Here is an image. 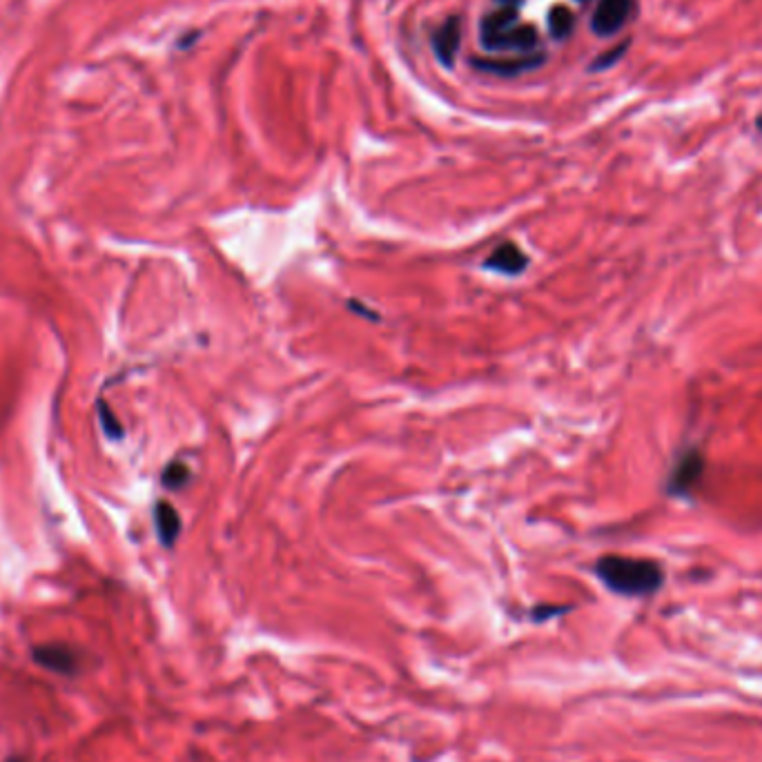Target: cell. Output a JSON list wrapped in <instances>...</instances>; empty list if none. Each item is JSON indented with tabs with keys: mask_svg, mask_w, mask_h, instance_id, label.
Segmentation results:
<instances>
[{
	"mask_svg": "<svg viewBox=\"0 0 762 762\" xmlns=\"http://www.w3.org/2000/svg\"><path fill=\"white\" fill-rule=\"evenodd\" d=\"M595 575L609 591L627 598H644L664 584V569L656 560L604 555L595 564Z\"/></svg>",
	"mask_w": 762,
	"mask_h": 762,
	"instance_id": "6da1fadb",
	"label": "cell"
},
{
	"mask_svg": "<svg viewBox=\"0 0 762 762\" xmlns=\"http://www.w3.org/2000/svg\"><path fill=\"white\" fill-rule=\"evenodd\" d=\"M524 0H493V7L480 21V45L484 52H497L502 38L520 25V9Z\"/></svg>",
	"mask_w": 762,
	"mask_h": 762,
	"instance_id": "7a4b0ae2",
	"label": "cell"
},
{
	"mask_svg": "<svg viewBox=\"0 0 762 762\" xmlns=\"http://www.w3.org/2000/svg\"><path fill=\"white\" fill-rule=\"evenodd\" d=\"M702 473H705V457H702L696 448H689V451H685L676 459V464L671 468V475L667 480V493L676 497L691 495L698 488Z\"/></svg>",
	"mask_w": 762,
	"mask_h": 762,
	"instance_id": "3957f363",
	"label": "cell"
},
{
	"mask_svg": "<svg viewBox=\"0 0 762 762\" xmlns=\"http://www.w3.org/2000/svg\"><path fill=\"white\" fill-rule=\"evenodd\" d=\"M32 660L41 664L43 669L54 671L58 676L72 678L83 667V658L78 656V651L72 649L70 644H41V647L32 649Z\"/></svg>",
	"mask_w": 762,
	"mask_h": 762,
	"instance_id": "277c9868",
	"label": "cell"
},
{
	"mask_svg": "<svg viewBox=\"0 0 762 762\" xmlns=\"http://www.w3.org/2000/svg\"><path fill=\"white\" fill-rule=\"evenodd\" d=\"M635 0H598L591 18V29L598 36H613L629 23Z\"/></svg>",
	"mask_w": 762,
	"mask_h": 762,
	"instance_id": "5b68a950",
	"label": "cell"
},
{
	"mask_svg": "<svg viewBox=\"0 0 762 762\" xmlns=\"http://www.w3.org/2000/svg\"><path fill=\"white\" fill-rule=\"evenodd\" d=\"M431 45L439 65L446 67V70H453L459 45H462V18L448 16L446 21L433 32Z\"/></svg>",
	"mask_w": 762,
	"mask_h": 762,
	"instance_id": "8992f818",
	"label": "cell"
},
{
	"mask_svg": "<svg viewBox=\"0 0 762 762\" xmlns=\"http://www.w3.org/2000/svg\"><path fill=\"white\" fill-rule=\"evenodd\" d=\"M473 67H477L480 72H488L502 78H513L520 76L524 72L537 70L546 63V54L537 52V54H524L520 58H502V61H491V58H471Z\"/></svg>",
	"mask_w": 762,
	"mask_h": 762,
	"instance_id": "52a82bcc",
	"label": "cell"
},
{
	"mask_svg": "<svg viewBox=\"0 0 762 762\" xmlns=\"http://www.w3.org/2000/svg\"><path fill=\"white\" fill-rule=\"evenodd\" d=\"M484 266L488 270H495V272H502V275H520V272L526 270V266H529V257L515 246V243L506 241V243H500L491 254H488V259Z\"/></svg>",
	"mask_w": 762,
	"mask_h": 762,
	"instance_id": "ba28073f",
	"label": "cell"
},
{
	"mask_svg": "<svg viewBox=\"0 0 762 762\" xmlns=\"http://www.w3.org/2000/svg\"><path fill=\"white\" fill-rule=\"evenodd\" d=\"M154 524H156V533H159V540L163 546H174L177 537L181 535V515L177 513L170 502H156L154 506Z\"/></svg>",
	"mask_w": 762,
	"mask_h": 762,
	"instance_id": "9c48e42d",
	"label": "cell"
},
{
	"mask_svg": "<svg viewBox=\"0 0 762 762\" xmlns=\"http://www.w3.org/2000/svg\"><path fill=\"white\" fill-rule=\"evenodd\" d=\"M546 23H549V32L551 36L555 38V41H566L573 34V27H575V16L569 7L564 5H555L551 12H549V18H546Z\"/></svg>",
	"mask_w": 762,
	"mask_h": 762,
	"instance_id": "30bf717a",
	"label": "cell"
},
{
	"mask_svg": "<svg viewBox=\"0 0 762 762\" xmlns=\"http://www.w3.org/2000/svg\"><path fill=\"white\" fill-rule=\"evenodd\" d=\"M161 482L165 488H170V491H179V488L190 482V468L183 462H170L165 466Z\"/></svg>",
	"mask_w": 762,
	"mask_h": 762,
	"instance_id": "8fae6325",
	"label": "cell"
},
{
	"mask_svg": "<svg viewBox=\"0 0 762 762\" xmlns=\"http://www.w3.org/2000/svg\"><path fill=\"white\" fill-rule=\"evenodd\" d=\"M627 47H629V41H624L622 45H618V47H613V50H609V52H604L602 56H598V58H595V61L591 63V72H602V70H609V67H611V65H615V63H618V61H620V58L624 56V52H627Z\"/></svg>",
	"mask_w": 762,
	"mask_h": 762,
	"instance_id": "7c38bea8",
	"label": "cell"
},
{
	"mask_svg": "<svg viewBox=\"0 0 762 762\" xmlns=\"http://www.w3.org/2000/svg\"><path fill=\"white\" fill-rule=\"evenodd\" d=\"M99 413H101V424H103V428H105V435H110V437H121V435H123V428H121V424L114 419L110 406L103 404V402H99Z\"/></svg>",
	"mask_w": 762,
	"mask_h": 762,
	"instance_id": "4fadbf2b",
	"label": "cell"
},
{
	"mask_svg": "<svg viewBox=\"0 0 762 762\" xmlns=\"http://www.w3.org/2000/svg\"><path fill=\"white\" fill-rule=\"evenodd\" d=\"M564 611H571V607H537V609H533V620L544 622V620H549L551 615H560Z\"/></svg>",
	"mask_w": 762,
	"mask_h": 762,
	"instance_id": "5bb4252c",
	"label": "cell"
},
{
	"mask_svg": "<svg viewBox=\"0 0 762 762\" xmlns=\"http://www.w3.org/2000/svg\"><path fill=\"white\" fill-rule=\"evenodd\" d=\"M7 762H25V760H23V758H18V756H14V758H9Z\"/></svg>",
	"mask_w": 762,
	"mask_h": 762,
	"instance_id": "9a60e30c",
	"label": "cell"
},
{
	"mask_svg": "<svg viewBox=\"0 0 762 762\" xmlns=\"http://www.w3.org/2000/svg\"><path fill=\"white\" fill-rule=\"evenodd\" d=\"M575 3H580V5H586V3H591V0H575Z\"/></svg>",
	"mask_w": 762,
	"mask_h": 762,
	"instance_id": "2e32d148",
	"label": "cell"
}]
</instances>
